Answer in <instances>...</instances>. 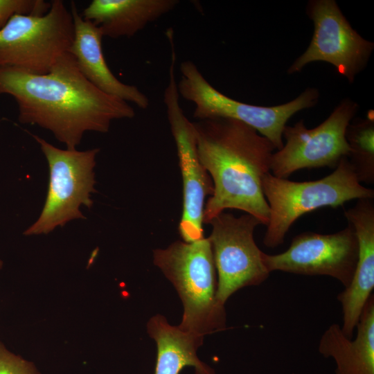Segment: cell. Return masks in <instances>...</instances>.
<instances>
[{"mask_svg":"<svg viewBox=\"0 0 374 374\" xmlns=\"http://www.w3.org/2000/svg\"><path fill=\"white\" fill-rule=\"evenodd\" d=\"M176 61V53L171 52L163 103L176 145L182 178L183 206L179 232L184 241L191 242L204 238L205 199L212 195L213 184L199 159L193 122L187 118L179 103L175 76Z\"/></svg>","mask_w":374,"mask_h":374,"instance_id":"ba28073f","label":"cell"},{"mask_svg":"<svg viewBox=\"0 0 374 374\" xmlns=\"http://www.w3.org/2000/svg\"><path fill=\"white\" fill-rule=\"evenodd\" d=\"M358 242V257L350 285L337 295L342 311L341 330L353 338L363 308L374 288V204L373 199H358L345 211Z\"/></svg>","mask_w":374,"mask_h":374,"instance_id":"4fadbf2b","label":"cell"},{"mask_svg":"<svg viewBox=\"0 0 374 374\" xmlns=\"http://www.w3.org/2000/svg\"><path fill=\"white\" fill-rule=\"evenodd\" d=\"M354 340L341 326L331 324L321 335L318 350L335 362V374H374V296L366 303L356 326Z\"/></svg>","mask_w":374,"mask_h":374,"instance_id":"9a60e30c","label":"cell"},{"mask_svg":"<svg viewBox=\"0 0 374 374\" xmlns=\"http://www.w3.org/2000/svg\"><path fill=\"white\" fill-rule=\"evenodd\" d=\"M51 3L46 14L15 15L0 30V66L46 74L69 52L74 37L71 10L62 0Z\"/></svg>","mask_w":374,"mask_h":374,"instance_id":"8992f818","label":"cell"},{"mask_svg":"<svg viewBox=\"0 0 374 374\" xmlns=\"http://www.w3.org/2000/svg\"><path fill=\"white\" fill-rule=\"evenodd\" d=\"M3 266V262L0 260V269Z\"/></svg>","mask_w":374,"mask_h":374,"instance_id":"44dd1931","label":"cell"},{"mask_svg":"<svg viewBox=\"0 0 374 374\" xmlns=\"http://www.w3.org/2000/svg\"><path fill=\"white\" fill-rule=\"evenodd\" d=\"M177 82L179 96L193 103V116L198 121L228 118L240 121L266 137L278 150L283 146V132L288 120L296 112L314 107L319 92L308 87L294 100L271 106L254 105L234 100L212 86L194 62L180 64Z\"/></svg>","mask_w":374,"mask_h":374,"instance_id":"5b68a950","label":"cell"},{"mask_svg":"<svg viewBox=\"0 0 374 374\" xmlns=\"http://www.w3.org/2000/svg\"><path fill=\"white\" fill-rule=\"evenodd\" d=\"M15 100L18 120L51 131L66 149L74 150L87 131L106 133L112 121L132 118L129 103L93 86L79 71L70 52L46 74L0 66V95Z\"/></svg>","mask_w":374,"mask_h":374,"instance_id":"6da1fadb","label":"cell"},{"mask_svg":"<svg viewBox=\"0 0 374 374\" xmlns=\"http://www.w3.org/2000/svg\"><path fill=\"white\" fill-rule=\"evenodd\" d=\"M262 188L269 208L263 243L274 248L284 242L292 224L303 215L323 206L337 208L348 201L373 199L374 190L358 181L347 157L325 177L309 181H292L268 172Z\"/></svg>","mask_w":374,"mask_h":374,"instance_id":"277c9868","label":"cell"},{"mask_svg":"<svg viewBox=\"0 0 374 374\" xmlns=\"http://www.w3.org/2000/svg\"><path fill=\"white\" fill-rule=\"evenodd\" d=\"M153 262L172 283L182 301V330L204 337L226 328L224 305L217 299V276L208 238L177 240L153 251Z\"/></svg>","mask_w":374,"mask_h":374,"instance_id":"3957f363","label":"cell"},{"mask_svg":"<svg viewBox=\"0 0 374 374\" xmlns=\"http://www.w3.org/2000/svg\"><path fill=\"white\" fill-rule=\"evenodd\" d=\"M350 148L347 157L358 181L374 182V114L370 109L365 118H353L346 132Z\"/></svg>","mask_w":374,"mask_h":374,"instance_id":"ac0fdd59","label":"cell"},{"mask_svg":"<svg viewBox=\"0 0 374 374\" xmlns=\"http://www.w3.org/2000/svg\"><path fill=\"white\" fill-rule=\"evenodd\" d=\"M147 329L157 347L154 374H179L186 366L193 367L195 374H215L214 369L197 355L204 337L169 324L161 314L153 316L148 321Z\"/></svg>","mask_w":374,"mask_h":374,"instance_id":"e0dca14e","label":"cell"},{"mask_svg":"<svg viewBox=\"0 0 374 374\" xmlns=\"http://www.w3.org/2000/svg\"><path fill=\"white\" fill-rule=\"evenodd\" d=\"M51 3L44 0H0V30L17 15L42 16Z\"/></svg>","mask_w":374,"mask_h":374,"instance_id":"d6986e66","label":"cell"},{"mask_svg":"<svg viewBox=\"0 0 374 374\" xmlns=\"http://www.w3.org/2000/svg\"><path fill=\"white\" fill-rule=\"evenodd\" d=\"M358 109L356 102L346 98L314 128L308 129L303 119L294 126L286 125L283 132L285 143L271 156V174L287 179L303 168H336L349 154L346 132Z\"/></svg>","mask_w":374,"mask_h":374,"instance_id":"9c48e42d","label":"cell"},{"mask_svg":"<svg viewBox=\"0 0 374 374\" xmlns=\"http://www.w3.org/2000/svg\"><path fill=\"white\" fill-rule=\"evenodd\" d=\"M178 0H93L81 15L103 37H131L172 10Z\"/></svg>","mask_w":374,"mask_h":374,"instance_id":"2e32d148","label":"cell"},{"mask_svg":"<svg viewBox=\"0 0 374 374\" xmlns=\"http://www.w3.org/2000/svg\"><path fill=\"white\" fill-rule=\"evenodd\" d=\"M358 257V242L353 226L331 234L312 231L293 238L284 252L269 255L263 252L262 261L271 273L280 271L305 276H327L345 287L354 275Z\"/></svg>","mask_w":374,"mask_h":374,"instance_id":"7c38bea8","label":"cell"},{"mask_svg":"<svg viewBox=\"0 0 374 374\" xmlns=\"http://www.w3.org/2000/svg\"><path fill=\"white\" fill-rule=\"evenodd\" d=\"M199 159L209 174L213 192L205 203L203 222L226 209H238L267 226L269 208L262 188L276 149L251 126L228 118L193 122Z\"/></svg>","mask_w":374,"mask_h":374,"instance_id":"7a4b0ae2","label":"cell"},{"mask_svg":"<svg viewBox=\"0 0 374 374\" xmlns=\"http://www.w3.org/2000/svg\"><path fill=\"white\" fill-rule=\"evenodd\" d=\"M0 374H39L33 363L8 351L0 342Z\"/></svg>","mask_w":374,"mask_h":374,"instance_id":"ffe728a7","label":"cell"},{"mask_svg":"<svg viewBox=\"0 0 374 374\" xmlns=\"http://www.w3.org/2000/svg\"><path fill=\"white\" fill-rule=\"evenodd\" d=\"M74 37L69 52L74 57L79 71L101 91L132 103L141 109L150 105L148 96L136 86L119 80L109 68L102 48L103 35L92 22L83 19L73 1L71 3Z\"/></svg>","mask_w":374,"mask_h":374,"instance_id":"5bb4252c","label":"cell"},{"mask_svg":"<svg viewBox=\"0 0 374 374\" xmlns=\"http://www.w3.org/2000/svg\"><path fill=\"white\" fill-rule=\"evenodd\" d=\"M39 143L49 167V183L39 217L24 233L46 234L75 219H85L80 207L90 208L91 195L96 193L93 168L99 148L86 151L62 150L32 134Z\"/></svg>","mask_w":374,"mask_h":374,"instance_id":"52a82bcc","label":"cell"},{"mask_svg":"<svg viewBox=\"0 0 374 374\" xmlns=\"http://www.w3.org/2000/svg\"><path fill=\"white\" fill-rule=\"evenodd\" d=\"M208 224L212 231L208 238L217 276V299L224 305L236 291L259 285L269 276L262 261L263 251L253 238L256 227L262 224L250 214L235 217L225 211Z\"/></svg>","mask_w":374,"mask_h":374,"instance_id":"30bf717a","label":"cell"},{"mask_svg":"<svg viewBox=\"0 0 374 374\" xmlns=\"http://www.w3.org/2000/svg\"><path fill=\"white\" fill-rule=\"evenodd\" d=\"M306 13L314 24V33L305 52L291 64L288 74L300 72L315 61L333 65L350 83L366 66L374 43L354 30L335 0H311Z\"/></svg>","mask_w":374,"mask_h":374,"instance_id":"8fae6325","label":"cell"}]
</instances>
